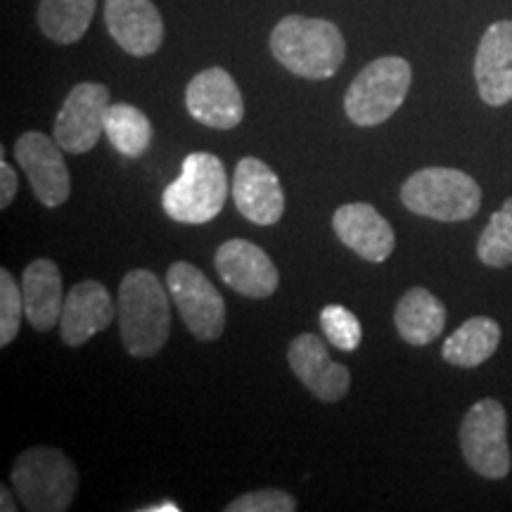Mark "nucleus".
<instances>
[{
    "label": "nucleus",
    "mask_w": 512,
    "mask_h": 512,
    "mask_svg": "<svg viewBox=\"0 0 512 512\" xmlns=\"http://www.w3.org/2000/svg\"><path fill=\"white\" fill-rule=\"evenodd\" d=\"M171 294L147 268L128 271L119 285L117 318L124 349L133 358H152L171 335Z\"/></svg>",
    "instance_id": "nucleus-1"
},
{
    "label": "nucleus",
    "mask_w": 512,
    "mask_h": 512,
    "mask_svg": "<svg viewBox=\"0 0 512 512\" xmlns=\"http://www.w3.org/2000/svg\"><path fill=\"white\" fill-rule=\"evenodd\" d=\"M271 53L294 76L323 81L339 72L347 43L328 19L287 15L271 31Z\"/></svg>",
    "instance_id": "nucleus-2"
},
{
    "label": "nucleus",
    "mask_w": 512,
    "mask_h": 512,
    "mask_svg": "<svg viewBox=\"0 0 512 512\" xmlns=\"http://www.w3.org/2000/svg\"><path fill=\"white\" fill-rule=\"evenodd\" d=\"M230 190L221 159L209 152H192L176 181L164 188L162 207L169 219L200 226L221 214Z\"/></svg>",
    "instance_id": "nucleus-3"
},
{
    "label": "nucleus",
    "mask_w": 512,
    "mask_h": 512,
    "mask_svg": "<svg viewBox=\"0 0 512 512\" xmlns=\"http://www.w3.org/2000/svg\"><path fill=\"white\" fill-rule=\"evenodd\" d=\"M408 211L432 221H467L482 207V188L472 176L448 166H427L401 185Z\"/></svg>",
    "instance_id": "nucleus-4"
},
{
    "label": "nucleus",
    "mask_w": 512,
    "mask_h": 512,
    "mask_svg": "<svg viewBox=\"0 0 512 512\" xmlns=\"http://www.w3.org/2000/svg\"><path fill=\"white\" fill-rule=\"evenodd\" d=\"M12 486L29 512H64L72 508L79 472L60 448L36 446L24 451L12 467Z\"/></svg>",
    "instance_id": "nucleus-5"
},
{
    "label": "nucleus",
    "mask_w": 512,
    "mask_h": 512,
    "mask_svg": "<svg viewBox=\"0 0 512 512\" xmlns=\"http://www.w3.org/2000/svg\"><path fill=\"white\" fill-rule=\"evenodd\" d=\"M411 81L413 69L403 57H380L351 81L344 95V112L356 126H380L406 102Z\"/></svg>",
    "instance_id": "nucleus-6"
},
{
    "label": "nucleus",
    "mask_w": 512,
    "mask_h": 512,
    "mask_svg": "<svg viewBox=\"0 0 512 512\" xmlns=\"http://www.w3.org/2000/svg\"><path fill=\"white\" fill-rule=\"evenodd\" d=\"M460 451L465 463L484 479H505L512 458L508 446V415L496 399L477 401L460 425Z\"/></svg>",
    "instance_id": "nucleus-7"
},
{
    "label": "nucleus",
    "mask_w": 512,
    "mask_h": 512,
    "mask_svg": "<svg viewBox=\"0 0 512 512\" xmlns=\"http://www.w3.org/2000/svg\"><path fill=\"white\" fill-rule=\"evenodd\" d=\"M166 290L183 323L200 342H214L226 330V302L200 268L178 261L166 271Z\"/></svg>",
    "instance_id": "nucleus-8"
},
{
    "label": "nucleus",
    "mask_w": 512,
    "mask_h": 512,
    "mask_svg": "<svg viewBox=\"0 0 512 512\" xmlns=\"http://www.w3.org/2000/svg\"><path fill=\"white\" fill-rule=\"evenodd\" d=\"M110 110V88L105 83L86 81L74 86L64 100L53 126V138L69 155L91 152L105 131Z\"/></svg>",
    "instance_id": "nucleus-9"
},
{
    "label": "nucleus",
    "mask_w": 512,
    "mask_h": 512,
    "mask_svg": "<svg viewBox=\"0 0 512 512\" xmlns=\"http://www.w3.org/2000/svg\"><path fill=\"white\" fill-rule=\"evenodd\" d=\"M15 159L27 174L31 190L43 207L55 209L69 200L72 181H69L62 147L55 138H48L41 131L22 133L15 143Z\"/></svg>",
    "instance_id": "nucleus-10"
},
{
    "label": "nucleus",
    "mask_w": 512,
    "mask_h": 512,
    "mask_svg": "<svg viewBox=\"0 0 512 512\" xmlns=\"http://www.w3.org/2000/svg\"><path fill=\"white\" fill-rule=\"evenodd\" d=\"M185 107L192 119L219 131H230L245 119L238 83L223 67H209L192 76L185 88Z\"/></svg>",
    "instance_id": "nucleus-11"
},
{
    "label": "nucleus",
    "mask_w": 512,
    "mask_h": 512,
    "mask_svg": "<svg viewBox=\"0 0 512 512\" xmlns=\"http://www.w3.org/2000/svg\"><path fill=\"white\" fill-rule=\"evenodd\" d=\"M216 271L230 290L242 297L266 299L278 290L280 275L264 249L249 240H228L216 252Z\"/></svg>",
    "instance_id": "nucleus-12"
},
{
    "label": "nucleus",
    "mask_w": 512,
    "mask_h": 512,
    "mask_svg": "<svg viewBox=\"0 0 512 512\" xmlns=\"http://www.w3.org/2000/svg\"><path fill=\"white\" fill-rule=\"evenodd\" d=\"M233 202L247 221L273 226L285 214V192L280 178L256 157L240 159L233 178Z\"/></svg>",
    "instance_id": "nucleus-13"
},
{
    "label": "nucleus",
    "mask_w": 512,
    "mask_h": 512,
    "mask_svg": "<svg viewBox=\"0 0 512 512\" xmlns=\"http://www.w3.org/2000/svg\"><path fill=\"white\" fill-rule=\"evenodd\" d=\"M287 363L304 387L320 401L335 403L347 396L351 387L349 368L332 361L325 342L313 332L294 337L287 349Z\"/></svg>",
    "instance_id": "nucleus-14"
},
{
    "label": "nucleus",
    "mask_w": 512,
    "mask_h": 512,
    "mask_svg": "<svg viewBox=\"0 0 512 512\" xmlns=\"http://www.w3.org/2000/svg\"><path fill=\"white\" fill-rule=\"evenodd\" d=\"M105 27L133 57L155 55L164 41V19L152 0H105Z\"/></svg>",
    "instance_id": "nucleus-15"
},
{
    "label": "nucleus",
    "mask_w": 512,
    "mask_h": 512,
    "mask_svg": "<svg viewBox=\"0 0 512 512\" xmlns=\"http://www.w3.org/2000/svg\"><path fill=\"white\" fill-rule=\"evenodd\" d=\"M332 228L342 245H347L351 252L370 264L387 261L396 247L394 228L368 202H351L339 207L332 216Z\"/></svg>",
    "instance_id": "nucleus-16"
},
{
    "label": "nucleus",
    "mask_w": 512,
    "mask_h": 512,
    "mask_svg": "<svg viewBox=\"0 0 512 512\" xmlns=\"http://www.w3.org/2000/svg\"><path fill=\"white\" fill-rule=\"evenodd\" d=\"M117 318L112 294L98 280H83L69 290L64 299L60 337L67 347H81L88 339L107 330Z\"/></svg>",
    "instance_id": "nucleus-17"
},
{
    "label": "nucleus",
    "mask_w": 512,
    "mask_h": 512,
    "mask_svg": "<svg viewBox=\"0 0 512 512\" xmlns=\"http://www.w3.org/2000/svg\"><path fill=\"white\" fill-rule=\"evenodd\" d=\"M479 98L491 107L512 100V22L501 19L484 31L475 57Z\"/></svg>",
    "instance_id": "nucleus-18"
},
{
    "label": "nucleus",
    "mask_w": 512,
    "mask_h": 512,
    "mask_svg": "<svg viewBox=\"0 0 512 512\" xmlns=\"http://www.w3.org/2000/svg\"><path fill=\"white\" fill-rule=\"evenodd\" d=\"M24 313L36 332L57 328L64 311L62 273L53 259H36L22 275Z\"/></svg>",
    "instance_id": "nucleus-19"
},
{
    "label": "nucleus",
    "mask_w": 512,
    "mask_h": 512,
    "mask_svg": "<svg viewBox=\"0 0 512 512\" xmlns=\"http://www.w3.org/2000/svg\"><path fill=\"white\" fill-rule=\"evenodd\" d=\"M394 325L403 342L427 347L446 328V306L425 287H413L396 304Z\"/></svg>",
    "instance_id": "nucleus-20"
},
{
    "label": "nucleus",
    "mask_w": 512,
    "mask_h": 512,
    "mask_svg": "<svg viewBox=\"0 0 512 512\" xmlns=\"http://www.w3.org/2000/svg\"><path fill=\"white\" fill-rule=\"evenodd\" d=\"M501 344V325L489 316L465 320L460 328L444 342L441 356L456 368H477L496 354Z\"/></svg>",
    "instance_id": "nucleus-21"
},
{
    "label": "nucleus",
    "mask_w": 512,
    "mask_h": 512,
    "mask_svg": "<svg viewBox=\"0 0 512 512\" xmlns=\"http://www.w3.org/2000/svg\"><path fill=\"white\" fill-rule=\"evenodd\" d=\"M98 0H41L38 27L60 46H72L86 36L91 27Z\"/></svg>",
    "instance_id": "nucleus-22"
},
{
    "label": "nucleus",
    "mask_w": 512,
    "mask_h": 512,
    "mask_svg": "<svg viewBox=\"0 0 512 512\" xmlns=\"http://www.w3.org/2000/svg\"><path fill=\"white\" fill-rule=\"evenodd\" d=\"M105 133L114 150L128 159L143 157L150 150L152 138H155V128H152L147 114L128 105V102L110 105L105 117Z\"/></svg>",
    "instance_id": "nucleus-23"
},
{
    "label": "nucleus",
    "mask_w": 512,
    "mask_h": 512,
    "mask_svg": "<svg viewBox=\"0 0 512 512\" xmlns=\"http://www.w3.org/2000/svg\"><path fill=\"white\" fill-rule=\"evenodd\" d=\"M477 256L482 264L491 268L512 266V197L491 216L489 226L484 228L477 242Z\"/></svg>",
    "instance_id": "nucleus-24"
},
{
    "label": "nucleus",
    "mask_w": 512,
    "mask_h": 512,
    "mask_svg": "<svg viewBox=\"0 0 512 512\" xmlns=\"http://www.w3.org/2000/svg\"><path fill=\"white\" fill-rule=\"evenodd\" d=\"M320 328L332 347L339 351H356L363 339V328L358 318L351 313L347 306L330 304L320 311Z\"/></svg>",
    "instance_id": "nucleus-25"
},
{
    "label": "nucleus",
    "mask_w": 512,
    "mask_h": 512,
    "mask_svg": "<svg viewBox=\"0 0 512 512\" xmlns=\"http://www.w3.org/2000/svg\"><path fill=\"white\" fill-rule=\"evenodd\" d=\"M22 318H27L22 285H17L8 268H0V347H10L22 328Z\"/></svg>",
    "instance_id": "nucleus-26"
},
{
    "label": "nucleus",
    "mask_w": 512,
    "mask_h": 512,
    "mask_svg": "<svg viewBox=\"0 0 512 512\" xmlns=\"http://www.w3.org/2000/svg\"><path fill=\"white\" fill-rule=\"evenodd\" d=\"M297 501L280 489H259L235 498L226 505V512H294Z\"/></svg>",
    "instance_id": "nucleus-27"
},
{
    "label": "nucleus",
    "mask_w": 512,
    "mask_h": 512,
    "mask_svg": "<svg viewBox=\"0 0 512 512\" xmlns=\"http://www.w3.org/2000/svg\"><path fill=\"white\" fill-rule=\"evenodd\" d=\"M17 190H19L17 174L15 169L5 162V152H3V157H0V209L10 207L12 200L17 197Z\"/></svg>",
    "instance_id": "nucleus-28"
},
{
    "label": "nucleus",
    "mask_w": 512,
    "mask_h": 512,
    "mask_svg": "<svg viewBox=\"0 0 512 512\" xmlns=\"http://www.w3.org/2000/svg\"><path fill=\"white\" fill-rule=\"evenodd\" d=\"M143 512H181V505L174 501H164L157 505H147V508H143Z\"/></svg>",
    "instance_id": "nucleus-29"
},
{
    "label": "nucleus",
    "mask_w": 512,
    "mask_h": 512,
    "mask_svg": "<svg viewBox=\"0 0 512 512\" xmlns=\"http://www.w3.org/2000/svg\"><path fill=\"white\" fill-rule=\"evenodd\" d=\"M0 510L3 512H15L17 510V505H15V501H12V496H10V491H8V486H0Z\"/></svg>",
    "instance_id": "nucleus-30"
}]
</instances>
